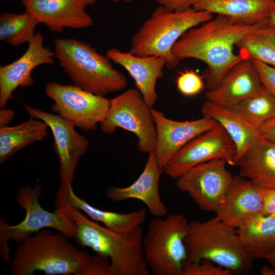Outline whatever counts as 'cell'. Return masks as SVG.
Returning <instances> with one entry per match:
<instances>
[{
    "instance_id": "obj_1",
    "label": "cell",
    "mask_w": 275,
    "mask_h": 275,
    "mask_svg": "<svg viewBox=\"0 0 275 275\" xmlns=\"http://www.w3.org/2000/svg\"><path fill=\"white\" fill-rule=\"evenodd\" d=\"M265 21L246 24L218 15L186 31L174 45L173 53L180 61L195 59L205 63L207 68L203 76L207 90H212L229 70L244 59L234 52L236 44L257 31Z\"/></svg>"
},
{
    "instance_id": "obj_2",
    "label": "cell",
    "mask_w": 275,
    "mask_h": 275,
    "mask_svg": "<svg viewBox=\"0 0 275 275\" xmlns=\"http://www.w3.org/2000/svg\"><path fill=\"white\" fill-rule=\"evenodd\" d=\"M64 234L44 229L16 248L11 259L13 275H32L42 271L49 275H112L108 259L79 250Z\"/></svg>"
},
{
    "instance_id": "obj_3",
    "label": "cell",
    "mask_w": 275,
    "mask_h": 275,
    "mask_svg": "<svg viewBox=\"0 0 275 275\" xmlns=\"http://www.w3.org/2000/svg\"><path fill=\"white\" fill-rule=\"evenodd\" d=\"M54 202L71 221L76 243L108 259L112 275L150 274L144 257L141 226L126 233L102 226L71 205L59 189Z\"/></svg>"
},
{
    "instance_id": "obj_4",
    "label": "cell",
    "mask_w": 275,
    "mask_h": 275,
    "mask_svg": "<svg viewBox=\"0 0 275 275\" xmlns=\"http://www.w3.org/2000/svg\"><path fill=\"white\" fill-rule=\"evenodd\" d=\"M54 57L74 85L105 96L124 90L126 77L116 70L107 56L89 43L73 38L54 39Z\"/></svg>"
},
{
    "instance_id": "obj_5",
    "label": "cell",
    "mask_w": 275,
    "mask_h": 275,
    "mask_svg": "<svg viewBox=\"0 0 275 275\" xmlns=\"http://www.w3.org/2000/svg\"><path fill=\"white\" fill-rule=\"evenodd\" d=\"M212 18L213 14L193 7L173 11L159 5L132 36L130 51L139 57H161L168 69H174L180 62L172 52L175 43L190 29Z\"/></svg>"
},
{
    "instance_id": "obj_6",
    "label": "cell",
    "mask_w": 275,
    "mask_h": 275,
    "mask_svg": "<svg viewBox=\"0 0 275 275\" xmlns=\"http://www.w3.org/2000/svg\"><path fill=\"white\" fill-rule=\"evenodd\" d=\"M185 244L187 261L208 260L233 274L249 273L253 269L254 259L244 250L237 229L216 216L189 222Z\"/></svg>"
},
{
    "instance_id": "obj_7",
    "label": "cell",
    "mask_w": 275,
    "mask_h": 275,
    "mask_svg": "<svg viewBox=\"0 0 275 275\" xmlns=\"http://www.w3.org/2000/svg\"><path fill=\"white\" fill-rule=\"evenodd\" d=\"M189 223L179 214L155 217L150 222L143 245L145 259L153 275L183 274Z\"/></svg>"
},
{
    "instance_id": "obj_8",
    "label": "cell",
    "mask_w": 275,
    "mask_h": 275,
    "mask_svg": "<svg viewBox=\"0 0 275 275\" xmlns=\"http://www.w3.org/2000/svg\"><path fill=\"white\" fill-rule=\"evenodd\" d=\"M42 188L39 184L34 187L25 185L20 187L16 194V201L25 211L24 218L19 224L10 225L4 219L0 220V254L3 260L11 261L8 241L21 242L34 233L46 228H52L69 238L74 236L71 221L59 207L53 211L45 210L41 205L40 198Z\"/></svg>"
},
{
    "instance_id": "obj_9",
    "label": "cell",
    "mask_w": 275,
    "mask_h": 275,
    "mask_svg": "<svg viewBox=\"0 0 275 275\" xmlns=\"http://www.w3.org/2000/svg\"><path fill=\"white\" fill-rule=\"evenodd\" d=\"M151 108L137 88L129 89L111 99L106 116L100 123L101 130L107 134L118 128L127 130L136 136L141 152H154L157 134Z\"/></svg>"
},
{
    "instance_id": "obj_10",
    "label": "cell",
    "mask_w": 275,
    "mask_h": 275,
    "mask_svg": "<svg viewBox=\"0 0 275 275\" xmlns=\"http://www.w3.org/2000/svg\"><path fill=\"white\" fill-rule=\"evenodd\" d=\"M45 91L54 101L52 110L85 131L94 130L104 120L111 105L110 99L75 85L50 82Z\"/></svg>"
},
{
    "instance_id": "obj_11",
    "label": "cell",
    "mask_w": 275,
    "mask_h": 275,
    "mask_svg": "<svg viewBox=\"0 0 275 275\" xmlns=\"http://www.w3.org/2000/svg\"><path fill=\"white\" fill-rule=\"evenodd\" d=\"M226 163L214 159L199 164L178 177L176 186L186 193L201 210L216 213L233 178Z\"/></svg>"
},
{
    "instance_id": "obj_12",
    "label": "cell",
    "mask_w": 275,
    "mask_h": 275,
    "mask_svg": "<svg viewBox=\"0 0 275 275\" xmlns=\"http://www.w3.org/2000/svg\"><path fill=\"white\" fill-rule=\"evenodd\" d=\"M214 159L236 166V146L218 123L185 145L164 167V173L177 179L191 168Z\"/></svg>"
},
{
    "instance_id": "obj_13",
    "label": "cell",
    "mask_w": 275,
    "mask_h": 275,
    "mask_svg": "<svg viewBox=\"0 0 275 275\" xmlns=\"http://www.w3.org/2000/svg\"><path fill=\"white\" fill-rule=\"evenodd\" d=\"M31 118L41 120L51 129L59 162L61 184L72 183L78 159L87 151L89 142L75 130V126L59 115L24 105Z\"/></svg>"
},
{
    "instance_id": "obj_14",
    "label": "cell",
    "mask_w": 275,
    "mask_h": 275,
    "mask_svg": "<svg viewBox=\"0 0 275 275\" xmlns=\"http://www.w3.org/2000/svg\"><path fill=\"white\" fill-rule=\"evenodd\" d=\"M156 129V143L154 151L158 166L163 169L174 155L188 142L218 123L207 116L194 121H176L152 107Z\"/></svg>"
},
{
    "instance_id": "obj_15",
    "label": "cell",
    "mask_w": 275,
    "mask_h": 275,
    "mask_svg": "<svg viewBox=\"0 0 275 275\" xmlns=\"http://www.w3.org/2000/svg\"><path fill=\"white\" fill-rule=\"evenodd\" d=\"M98 0H21L25 11L33 14L50 31L62 32L64 29H82L93 24L87 7Z\"/></svg>"
},
{
    "instance_id": "obj_16",
    "label": "cell",
    "mask_w": 275,
    "mask_h": 275,
    "mask_svg": "<svg viewBox=\"0 0 275 275\" xmlns=\"http://www.w3.org/2000/svg\"><path fill=\"white\" fill-rule=\"evenodd\" d=\"M40 32L28 43L25 52L17 60L0 67V107L4 108L18 87H28L33 83L32 72L36 67L54 63V52L44 45Z\"/></svg>"
},
{
    "instance_id": "obj_17",
    "label": "cell",
    "mask_w": 275,
    "mask_h": 275,
    "mask_svg": "<svg viewBox=\"0 0 275 275\" xmlns=\"http://www.w3.org/2000/svg\"><path fill=\"white\" fill-rule=\"evenodd\" d=\"M163 172V169L157 163L154 152L151 153L143 172L133 183L123 187L111 186L106 190V197L115 202L129 199L140 200L153 216H164L168 210L159 191V181Z\"/></svg>"
},
{
    "instance_id": "obj_18",
    "label": "cell",
    "mask_w": 275,
    "mask_h": 275,
    "mask_svg": "<svg viewBox=\"0 0 275 275\" xmlns=\"http://www.w3.org/2000/svg\"><path fill=\"white\" fill-rule=\"evenodd\" d=\"M263 187L237 175L216 213L227 224L238 228L242 224L261 213Z\"/></svg>"
},
{
    "instance_id": "obj_19",
    "label": "cell",
    "mask_w": 275,
    "mask_h": 275,
    "mask_svg": "<svg viewBox=\"0 0 275 275\" xmlns=\"http://www.w3.org/2000/svg\"><path fill=\"white\" fill-rule=\"evenodd\" d=\"M261 86L252 61L243 59L226 73L216 88L206 91L205 98L207 101L233 108Z\"/></svg>"
},
{
    "instance_id": "obj_20",
    "label": "cell",
    "mask_w": 275,
    "mask_h": 275,
    "mask_svg": "<svg viewBox=\"0 0 275 275\" xmlns=\"http://www.w3.org/2000/svg\"><path fill=\"white\" fill-rule=\"evenodd\" d=\"M106 56L127 71L145 101L152 107L157 99L156 82L162 76L165 60L156 56L139 57L115 48L108 49Z\"/></svg>"
},
{
    "instance_id": "obj_21",
    "label": "cell",
    "mask_w": 275,
    "mask_h": 275,
    "mask_svg": "<svg viewBox=\"0 0 275 275\" xmlns=\"http://www.w3.org/2000/svg\"><path fill=\"white\" fill-rule=\"evenodd\" d=\"M239 175L256 185L275 188V144L262 137L238 159Z\"/></svg>"
},
{
    "instance_id": "obj_22",
    "label": "cell",
    "mask_w": 275,
    "mask_h": 275,
    "mask_svg": "<svg viewBox=\"0 0 275 275\" xmlns=\"http://www.w3.org/2000/svg\"><path fill=\"white\" fill-rule=\"evenodd\" d=\"M203 116L215 120L222 125L236 148V163L239 157L263 136L239 112L206 101L202 106Z\"/></svg>"
},
{
    "instance_id": "obj_23",
    "label": "cell",
    "mask_w": 275,
    "mask_h": 275,
    "mask_svg": "<svg viewBox=\"0 0 275 275\" xmlns=\"http://www.w3.org/2000/svg\"><path fill=\"white\" fill-rule=\"evenodd\" d=\"M275 0H195L193 8L241 23L255 24L269 18Z\"/></svg>"
},
{
    "instance_id": "obj_24",
    "label": "cell",
    "mask_w": 275,
    "mask_h": 275,
    "mask_svg": "<svg viewBox=\"0 0 275 275\" xmlns=\"http://www.w3.org/2000/svg\"><path fill=\"white\" fill-rule=\"evenodd\" d=\"M68 202L85 213L92 220L99 222L115 231L126 233L141 226L145 222L147 212L144 208L128 213L105 211L93 206L74 193L72 185L61 184L59 188Z\"/></svg>"
},
{
    "instance_id": "obj_25",
    "label": "cell",
    "mask_w": 275,
    "mask_h": 275,
    "mask_svg": "<svg viewBox=\"0 0 275 275\" xmlns=\"http://www.w3.org/2000/svg\"><path fill=\"white\" fill-rule=\"evenodd\" d=\"M242 247L254 260L265 259L275 249V217L260 213L237 228Z\"/></svg>"
},
{
    "instance_id": "obj_26",
    "label": "cell",
    "mask_w": 275,
    "mask_h": 275,
    "mask_svg": "<svg viewBox=\"0 0 275 275\" xmlns=\"http://www.w3.org/2000/svg\"><path fill=\"white\" fill-rule=\"evenodd\" d=\"M31 118L14 126H1L0 163H3L20 149L32 143L42 141L47 135V124Z\"/></svg>"
},
{
    "instance_id": "obj_27",
    "label": "cell",
    "mask_w": 275,
    "mask_h": 275,
    "mask_svg": "<svg viewBox=\"0 0 275 275\" xmlns=\"http://www.w3.org/2000/svg\"><path fill=\"white\" fill-rule=\"evenodd\" d=\"M236 47L244 59L275 66V25L266 21L257 31L242 38Z\"/></svg>"
},
{
    "instance_id": "obj_28",
    "label": "cell",
    "mask_w": 275,
    "mask_h": 275,
    "mask_svg": "<svg viewBox=\"0 0 275 275\" xmlns=\"http://www.w3.org/2000/svg\"><path fill=\"white\" fill-rule=\"evenodd\" d=\"M40 22L32 14L4 12L0 15V40L9 45L17 46L29 41L36 34Z\"/></svg>"
},
{
    "instance_id": "obj_29",
    "label": "cell",
    "mask_w": 275,
    "mask_h": 275,
    "mask_svg": "<svg viewBox=\"0 0 275 275\" xmlns=\"http://www.w3.org/2000/svg\"><path fill=\"white\" fill-rule=\"evenodd\" d=\"M254 127L259 128L275 116V98L262 85L254 94L233 108Z\"/></svg>"
},
{
    "instance_id": "obj_30",
    "label": "cell",
    "mask_w": 275,
    "mask_h": 275,
    "mask_svg": "<svg viewBox=\"0 0 275 275\" xmlns=\"http://www.w3.org/2000/svg\"><path fill=\"white\" fill-rule=\"evenodd\" d=\"M204 78L192 69L178 73L176 78L179 91L185 96H193L202 92L205 87Z\"/></svg>"
},
{
    "instance_id": "obj_31",
    "label": "cell",
    "mask_w": 275,
    "mask_h": 275,
    "mask_svg": "<svg viewBox=\"0 0 275 275\" xmlns=\"http://www.w3.org/2000/svg\"><path fill=\"white\" fill-rule=\"evenodd\" d=\"M229 269L220 266L213 262L203 259L189 262L186 261L183 265L182 275H232Z\"/></svg>"
},
{
    "instance_id": "obj_32",
    "label": "cell",
    "mask_w": 275,
    "mask_h": 275,
    "mask_svg": "<svg viewBox=\"0 0 275 275\" xmlns=\"http://www.w3.org/2000/svg\"><path fill=\"white\" fill-rule=\"evenodd\" d=\"M251 61L259 74L262 85L275 98V66L256 60Z\"/></svg>"
},
{
    "instance_id": "obj_33",
    "label": "cell",
    "mask_w": 275,
    "mask_h": 275,
    "mask_svg": "<svg viewBox=\"0 0 275 275\" xmlns=\"http://www.w3.org/2000/svg\"><path fill=\"white\" fill-rule=\"evenodd\" d=\"M275 212V188H263L261 213L271 215Z\"/></svg>"
},
{
    "instance_id": "obj_34",
    "label": "cell",
    "mask_w": 275,
    "mask_h": 275,
    "mask_svg": "<svg viewBox=\"0 0 275 275\" xmlns=\"http://www.w3.org/2000/svg\"><path fill=\"white\" fill-rule=\"evenodd\" d=\"M159 5L173 11H184L193 7L195 0H156Z\"/></svg>"
},
{
    "instance_id": "obj_35",
    "label": "cell",
    "mask_w": 275,
    "mask_h": 275,
    "mask_svg": "<svg viewBox=\"0 0 275 275\" xmlns=\"http://www.w3.org/2000/svg\"><path fill=\"white\" fill-rule=\"evenodd\" d=\"M262 136L275 144V116L258 129Z\"/></svg>"
},
{
    "instance_id": "obj_36",
    "label": "cell",
    "mask_w": 275,
    "mask_h": 275,
    "mask_svg": "<svg viewBox=\"0 0 275 275\" xmlns=\"http://www.w3.org/2000/svg\"><path fill=\"white\" fill-rule=\"evenodd\" d=\"M14 115L13 111L10 109L2 108L0 111V125H6L12 120Z\"/></svg>"
},
{
    "instance_id": "obj_37",
    "label": "cell",
    "mask_w": 275,
    "mask_h": 275,
    "mask_svg": "<svg viewBox=\"0 0 275 275\" xmlns=\"http://www.w3.org/2000/svg\"><path fill=\"white\" fill-rule=\"evenodd\" d=\"M262 275H275V269L269 265H264L260 270Z\"/></svg>"
},
{
    "instance_id": "obj_38",
    "label": "cell",
    "mask_w": 275,
    "mask_h": 275,
    "mask_svg": "<svg viewBox=\"0 0 275 275\" xmlns=\"http://www.w3.org/2000/svg\"><path fill=\"white\" fill-rule=\"evenodd\" d=\"M265 259L271 266L275 269V249L265 257Z\"/></svg>"
},
{
    "instance_id": "obj_39",
    "label": "cell",
    "mask_w": 275,
    "mask_h": 275,
    "mask_svg": "<svg viewBox=\"0 0 275 275\" xmlns=\"http://www.w3.org/2000/svg\"><path fill=\"white\" fill-rule=\"evenodd\" d=\"M268 21L271 24L275 25V3L272 7L270 11Z\"/></svg>"
},
{
    "instance_id": "obj_40",
    "label": "cell",
    "mask_w": 275,
    "mask_h": 275,
    "mask_svg": "<svg viewBox=\"0 0 275 275\" xmlns=\"http://www.w3.org/2000/svg\"><path fill=\"white\" fill-rule=\"evenodd\" d=\"M112 1H113L114 3H118L120 1H123L126 3H130L132 2V0H112Z\"/></svg>"
},
{
    "instance_id": "obj_41",
    "label": "cell",
    "mask_w": 275,
    "mask_h": 275,
    "mask_svg": "<svg viewBox=\"0 0 275 275\" xmlns=\"http://www.w3.org/2000/svg\"><path fill=\"white\" fill-rule=\"evenodd\" d=\"M271 215H273V216H274L275 217V212L273 214H272Z\"/></svg>"
}]
</instances>
